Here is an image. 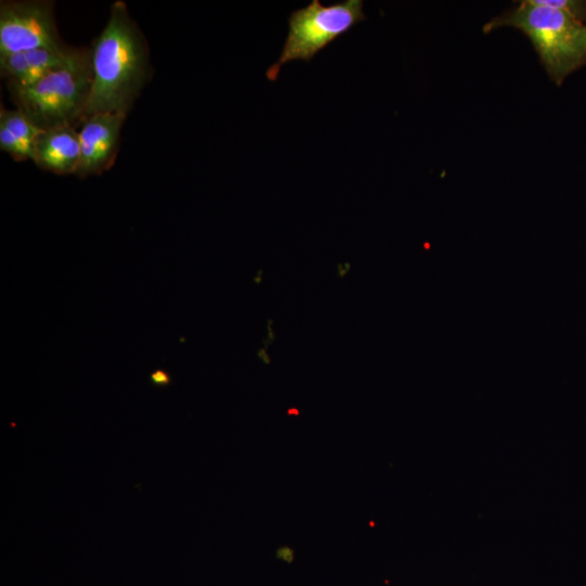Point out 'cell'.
<instances>
[{
    "label": "cell",
    "instance_id": "obj_9",
    "mask_svg": "<svg viewBox=\"0 0 586 586\" xmlns=\"http://www.w3.org/2000/svg\"><path fill=\"white\" fill-rule=\"evenodd\" d=\"M0 126L10 130L21 142L34 151V144L42 132L22 111L0 110Z\"/></svg>",
    "mask_w": 586,
    "mask_h": 586
},
{
    "label": "cell",
    "instance_id": "obj_10",
    "mask_svg": "<svg viewBox=\"0 0 586 586\" xmlns=\"http://www.w3.org/2000/svg\"><path fill=\"white\" fill-rule=\"evenodd\" d=\"M0 148L16 161H33L34 151L21 142L10 130L0 126Z\"/></svg>",
    "mask_w": 586,
    "mask_h": 586
},
{
    "label": "cell",
    "instance_id": "obj_6",
    "mask_svg": "<svg viewBox=\"0 0 586 586\" xmlns=\"http://www.w3.org/2000/svg\"><path fill=\"white\" fill-rule=\"evenodd\" d=\"M127 114L98 113L82 122L79 131L80 160L76 175L87 177L109 169L115 160L119 133Z\"/></svg>",
    "mask_w": 586,
    "mask_h": 586
},
{
    "label": "cell",
    "instance_id": "obj_11",
    "mask_svg": "<svg viewBox=\"0 0 586 586\" xmlns=\"http://www.w3.org/2000/svg\"><path fill=\"white\" fill-rule=\"evenodd\" d=\"M535 3L564 12L586 23V0H533Z\"/></svg>",
    "mask_w": 586,
    "mask_h": 586
},
{
    "label": "cell",
    "instance_id": "obj_12",
    "mask_svg": "<svg viewBox=\"0 0 586 586\" xmlns=\"http://www.w3.org/2000/svg\"><path fill=\"white\" fill-rule=\"evenodd\" d=\"M151 380L154 384L156 385H167L169 382H170V379L168 377L167 373H165L164 371H155L152 375H151Z\"/></svg>",
    "mask_w": 586,
    "mask_h": 586
},
{
    "label": "cell",
    "instance_id": "obj_3",
    "mask_svg": "<svg viewBox=\"0 0 586 586\" xmlns=\"http://www.w3.org/2000/svg\"><path fill=\"white\" fill-rule=\"evenodd\" d=\"M92 82L91 50L79 49L64 67L37 82L8 84L12 101L42 130L82 123Z\"/></svg>",
    "mask_w": 586,
    "mask_h": 586
},
{
    "label": "cell",
    "instance_id": "obj_2",
    "mask_svg": "<svg viewBox=\"0 0 586 586\" xmlns=\"http://www.w3.org/2000/svg\"><path fill=\"white\" fill-rule=\"evenodd\" d=\"M515 3L487 22L483 31L506 26L521 30L550 79L561 86L570 74L586 65V23L533 0Z\"/></svg>",
    "mask_w": 586,
    "mask_h": 586
},
{
    "label": "cell",
    "instance_id": "obj_7",
    "mask_svg": "<svg viewBox=\"0 0 586 586\" xmlns=\"http://www.w3.org/2000/svg\"><path fill=\"white\" fill-rule=\"evenodd\" d=\"M78 51L79 49L66 48L63 44L54 48L1 54V74L8 79V84L27 87L67 65Z\"/></svg>",
    "mask_w": 586,
    "mask_h": 586
},
{
    "label": "cell",
    "instance_id": "obj_5",
    "mask_svg": "<svg viewBox=\"0 0 586 586\" xmlns=\"http://www.w3.org/2000/svg\"><path fill=\"white\" fill-rule=\"evenodd\" d=\"M61 46L52 1H1L0 55Z\"/></svg>",
    "mask_w": 586,
    "mask_h": 586
},
{
    "label": "cell",
    "instance_id": "obj_4",
    "mask_svg": "<svg viewBox=\"0 0 586 586\" xmlns=\"http://www.w3.org/2000/svg\"><path fill=\"white\" fill-rule=\"evenodd\" d=\"M362 7L361 0H343L330 5L313 0L293 11L282 51L267 69V78L276 81L282 65L289 62L311 61L327 46L366 20Z\"/></svg>",
    "mask_w": 586,
    "mask_h": 586
},
{
    "label": "cell",
    "instance_id": "obj_8",
    "mask_svg": "<svg viewBox=\"0 0 586 586\" xmlns=\"http://www.w3.org/2000/svg\"><path fill=\"white\" fill-rule=\"evenodd\" d=\"M79 160V132L73 126L42 130L34 144L33 161L44 170L76 174Z\"/></svg>",
    "mask_w": 586,
    "mask_h": 586
},
{
    "label": "cell",
    "instance_id": "obj_1",
    "mask_svg": "<svg viewBox=\"0 0 586 586\" xmlns=\"http://www.w3.org/2000/svg\"><path fill=\"white\" fill-rule=\"evenodd\" d=\"M92 82L85 119L93 114H127L150 74L148 46L127 5L115 1L91 48Z\"/></svg>",
    "mask_w": 586,
    "mask_h": 586
}]
</instances>
